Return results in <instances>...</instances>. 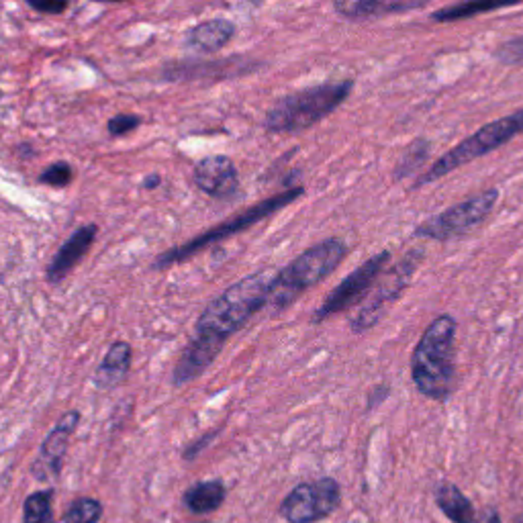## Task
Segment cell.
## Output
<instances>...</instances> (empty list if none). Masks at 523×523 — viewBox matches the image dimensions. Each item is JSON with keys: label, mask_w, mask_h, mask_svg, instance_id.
<instances>
[{"label": "cell", "mask_w": 523, "mask_h": 523, "mask_svg": "<svg viewBox=\"0 0 523 523\" xmlns=\"http://www.w3.org/2000/svg\"><path fill=\"white\" fill-rule=\"evenodd\" d=\"M274 274L276 272L262 270L231 284L205 307L195 327L197 334L225 346L235 331H240L258 311L268 307Z\"/></svg>", "instance_id": "cell-1"}, {"label": "cell", "mask_w": 523, "mask_h": 523, "mask_svg": "<svg viewBox=\"0 0 523 523\" xmlns=\"http://www.w3.org/2000/svg\"><path fill=\"white\" fill-rule=\"evenodd\" d=\"M456 319L440 315L423 331L411 356V376L417 391L434 401H444L454 385Z\"/></svg>", "instance_id": "cell-2"}, {"label": "cell", "mask_w": 523, "mask_h": 523, "mask_svg": "<svg viewBox=\"0 0 523 523\" xmlns=\"http://www.w3.org/2000/svg\"><path fill=\"white\" fill-rule=\"evenodd\" d=\"M354 90V80L325 82L282 97L264 119L270 133H299L305 131L334 111H338Z\"/></svg>", "instance_id": "cell-3"}, {"label": "cell", "mask_w": 523, "mask_h": 523, "mask_svg": "<svg viewBox=\"0 0 523 523\" xmlns=\"http://www.w3.org/2000/svg\"><path fill=\"white\" fill-rule=\"evenodd\" d=\"M348 246L340 237H327V240L305 250L287 268L274 274L268 307L272 311H282L291 307L307 289L315 287L334 272L346 258Z\"/></svg>", "instance_id": "cell-4"}, {"label": "cell", "mask_w": 523, "mask_h": 523, "mask_svg": "<svg viewBox=\"0 0 523 523\" xmlns=\"http://www.w3.org/2000/svg\"><path fill=\"white\" fill-rule=\"evenodd\" d=\"M517 135H523V109L511 113V115H505L501 119H495V121L483 125L479 131L468 135L464 141H460L458 146H454L440 160H436L430 170L423 172L419 176V180L413 184V188L432 184L474 160H479L491 152H497Z\"/></svg>", "instance_id": "cell-5"}, {"label": "cell", "mask_w": 523, "mask_h": 523, "mask_svg": "<svg viewBox=\"0 0 523 523\" xmlns=\"http://www.w3.org/2000/svg\"><path fill=\"white\" fill-rule=\"evenodd\" d=\"M303 195H305V188H303V186H291V188H287V190H282V193H278V195H274V197H270V199H264V201H260L258 205L246 209L244 213L235 215V217L223 221L221 225H217V227H213V229L197 235L193 242H188V244H184V246H178V248H172V250L164 252V254L154 262V268H156V270H164V268H170V266H174V264H178V262H184V260H188V258H193V256L201 254V250H205V248H209V246H213V244L225 242V240H229L231 235L242 233V231L250 229L252 225L260 223L262 219L278 213L280 209L289 207L291 203H295V201L301 199Z\"/></svg>", "instance_id": "cell-6"}, {"label": "cell", "mask_w": 523, "mask_h": 523, "mask_svg": "<svg viewBox=\"0 0 523 523\" xmlns=\"http://www.w3.org/2000/svg\"><path fill=\"white\" fill-rule=\"evenodd\" d=\"M499 201V190L487 188L483 193L474 195L462 203H456L442 213L421 221L415 229V237H427V240L448 242L454 237H462L477 227H481L487 217L493 213Z\"/></svg>", "instance_id": "cell-7"}, {"label": "cell", "mask_w": 523, "mask_h": 523, "mask_svg": "<svg viewBox=\"0 0 523 523\" xmlns=\"http://www.w3.org/2000/svg\"><path fill=\"white\" fill-rule=\"evenodd\" d=\"M421 262H423V250L415 248V250L407 252L391 270L380 274V278L376 280V291L352 319V329L356 331V334H362V331L374 327L380 321V317H383L387 307L391 303H395L403 295V291L409 287V282Z\"/></svg>", "instance_id": "cell-8"}, {"label": "cell", "mask_w": 523, "mask_h": 523, "mask_svg": "<svg viewBox=\"0 0 523 523\" xmlns=\"http://www.w3.org/2000/svg\"><path fill=\"white\" fill-rule=\"evenodd\" d=\"M342 503L338 481L319 479L297 485L280 503V515L289 523H317L334 513Z\"/></svg>", "instance_id": "cell-9"}, {"label": "cell", "mask_w": 523, "mask_h": 523, "mask_svg": "<svg viewBox=\"0 0 523 523\" xmlns=\"http://www.w3.org/2000/svg\"><path fill=\"white\" fill-rule=\"evenodd\" d=\"M389 262H391L389 250H383V252L370 256L364 264H360L352 274H348L338 284V287L325 297L323 305L315 311L313 321L321 323V321L329 319L331 315H338V313L358 305L370 293V289L374 287L380 274L385 272Z\"/></svg>", "instance_id": "cell-10"}, {"label": "cell", "mask_w": 523, "mask_h": 523, "mask_svg": "<svg viewBox=\"0 0 523 523\" xmlns=\"http://www.w3.org/2000/svg\"><path fill=\"white\" fill-rule=\"evenodd\" d=\"M78 423H80V413L78 411H68L56 423L54 430L47 434V438L43 440V444L39 448V454H37L35 462L31 464V474L35 477V481L47 483V481H54V479L60 477L64 456L68 452L70 438L76 432Z\"/></svg>", "instance_id": "cell-11"}, {"label": "cell", "mask_w": 523, "mask_h": 523, "mask_svg": "<svg viewBox=\"0 0 523 523\" xmlns=\"http://www.w3.org/2000/svg\"><path fill=\"white\" fill-rule=\"evenodd\" d=\"M195 184L211 199L227 201L237 195V188H240V176H237V168L231 158L209 156L197 164Z\"/></svg>", "instance_id": "cell-12"}, {"label": "cell", "mask_w": 523, "mask_h": 523, "mask_svg": "<svg viewBox=\"0 0 523 523\" xmlns=\"http://www.w3.org/2000/svg\"><path fill=\"white\" fill-rule=\"evenodd\" d=\"M223 350V344L197 334L190 338L188 346L184 348L174 372H172V383L174 387H182L193 383L195 378H199L211 364L213 360L219 356V352Z\"/></svg>", "instance_id": "cell-13"}, {"label": "cell", "mask_w": 523, "mask_h": 523, "mask_svg": "<svg viewBox=\"0 0 523 523\" xmlns=\"http://www.w3.org/2000/svg\"><path fill=\"white\" fill-rule=\"evenodd\" d=\"M97 233H99L97 225H82L80 229H76L68 237V242L54 256L50 268H47V280L54 284L62 282L88 254L94 240H97Z\"/></svg>", "instance_id": "cell-14"}, {"label": "cell", "mask_w": 523, "mask_h": 523, "mask_svg": "<svg viewBox=\"0 0 523 523\" xmlns=\"http://www.w3.org/2000/svg\"><path fill=\"white\" fill-rule=\"evenodd\" d=\"M427 3L430 0H334V9L346 19L360 21L401 11H413Z\"/></svg>", "instance_id": "cell-15"}, {"label": "cell", "mask_w": 523, "mask_h": 523, "mask_svg": "<svg viewBox=\"0 0 523 523\" xmlns=\"http://www.w3.org/2000/svg\"><path fill=\"white\" fill-rule=\"evenodd\" d=\"M131 368V346L127 342H115L105 354L101 366L92 376V385L99 391L117 389L127 378Z\"/></svg>", "instance_id": "cell-16"}, {"label": "cell", "mask_w": 523, "mask_h": 523, "mask_svg": "<svg viewBox=\"0 0 523 523\" xmlns=\"http://www.w3.org/2000/svg\"><path fill=\"white\" fill-rule=\"evenodd\" d=\"M237 27L227 19H209L188 31V45L199 54H215L233 39Z\"/></svg>", "instance_id": "cell-17"}, {"label": "cell", "mask_w": 523, "mask_h": 523, "mask_svg": "<svg viewBox=\"0 0 523 523\" xmlns=\"http://www.w3.org/2000/svg\"><path fill=\"white\" fill-rule=\"evenodd\" d=\"M521 0H462V3L444 7L436 13H432V21L436 23H456V21H466L472 17H479L485 13H493L499 9L515 7Z\"/></svg>", "instance_id": "cell-18"}, {"label": "cell", "mask_w": 523, "mask_h": 523, "mask_svg": "<svg viewBox=\"0 0 523 523\" xmlns=\"http://www.w3.org/2000/svg\"><path fill=\"white\" fill-rule=\"evenodd\" d=\"M225 485L221 481H203L186 489L182 503L190 513L205 515L217 511L225 503Z\"/></svg>", "instance_id": "cell-19"}, {"label": "cell", "mask_w": 523, "mask_h": 523, "mask_svg": "<svg viewBox=\"0 0 523 523\" xmlns=\"http://www.w3.org/2000/svg\"><path fill=\"white\" fill-rule=\"evenodd\" d=\"M436 501L452 523H474L472 503L464 497V493L458 487L448 483L440 485L436 491Z\"/></svg>", "instance_id": "cell-20"}, {"label": "cell", "mask_w": 523, "mask_h": 523, "mask_svg": "<svg viewBox=\"0 0 523 523\" xmlns=\"http://www.w3.org/2000/svg\"><path fill=\"white\" fill-rule=\"evenodd\" d=\"M23 523H56L54 519V489L37 491L23 503Z\"/></svg>", "instance_id": "cell-21"}, {"label": "cell", "mask_w": 523, "mask_h": 523, "mask_svg": "<svg viewBox=\"0 0 523 523\" xmlns=\"http://www.w3.org/2000/svg\"><path fill=\"white\" fill-rule=\"evenodd\" d=\"M427 156H430V141L423 139V137L415 139L413 144L409 146V150L405 152V156L401 158L399 166L395 168V178L403 180V178L419 172L421 166L425 164Z\"/></svg>", "instance_id": "cell-22"}, {"label": "cell", "mask_w": 523, "mask_h": 523, "mask_svg": "<svg viewBox=\"0 0 523 523\" xmlns=\"http://www.w3.org/2000/svg\"><path fill=\"white\" fill-rule=\"evenodd\" d=\"M105 509L103 503L92 497L76 499L64 513V523H99Z\"/></svg>", "instance_id": "cell-23"}, {"label": "cell", "mask_w": 523, "mask_h": 523, "mask_svg": "<svg viewBox=\"0 0 523 523\" xmlns=\"http://www.w3.org/2000/svg\"><path fill=\"white\" fill-rule=\"evenodd\" d=\"M74 180V170L68 162H56L52 166H47L41 174H39V182L45 186H54V188H64L70 186V182Z\"/></svg>", "instance_id": "cell-24"}, {"label": "cell", "mask_w": 523, "mask_h": 523, "mask_svg": "<svg viewBox=\"0 0 523 523\" xmlns=\"http://www.w3.org/2000/svg\"><path fill=\"white\" fill-rule=\"evenodd\" d=\"M493 56L503 66H523V35L503 41Z\"/></svg>", "instance_id": "cell-25"}, {"label": "cell", "mask_w": 523, "mask_h": 523, "mask_svg": "<svg viewBox=\"0 0 523 523\" xmlns=\"http://www.w3.org/2000/svg\"><path fill=\"white\" fill-rule=\"evenodd\" d=\"M141 125V117L139 115H117L113 119H109L107 129L111 137H123L131 131H135Z\"/></svg>", "instance_id": "cell-26"}, {"label": "cell", "mask_w": 523, "mask_h": 523, "mask_svg": "<svg viewBox=\"0 0 523 523\" xmlns=\"http://www.w3.org/2000/svg\"><path fill=\"white\" fill-rule=\"evenodd\" d=\"M25 3L45 15H60L70 7V0H25Z\"/></svg>", "instance_id": "cell-27"}, {"label": "cell", "mask_w": 523, "mask_h": 523, "mask_svg": "<svg viewBox=\"0 0 523 523\" xmlns=\"http://www.w3.org/2000/svg\"><path fill=\"white\" fill-rule=\"evenodd\" d=\"M213 436H215V434H209L207 438H201V440H199V442H197L193 448H188V450L184 452V458H186V460H193V458H197V456H199V452H201V450H203V448L209 444V440H211Z\"/></svg>", "instance_id": "cell-28"}, {"label": "cell", "mask_w": 523, "mask_h": 523, "mask_svg": "<svg viewBox=\"0 0 523 523\" xmlns=\"http://www.w3.org/2000/svg\"><path fill=\"white\" fill-rule=\"evenodd\" d=\"M160 176L158 174H152V176H148L146 180H144V188H148V190H154V188H158L160 186Z\"/></svg>", "instance_id": "cell-29"}, {"label": "cell", "mask_w": 523, "mask_h": 523, "mask_svg": "<svg viewBox=\"0 0 523 523\" xmlns=\"http://www.w3.org/2000/svg\"><path fill=\"white\" fill-rule=\"evenodd\" d=\"M483 523H501V519H499V513H497L495 509H489V511L485 513V519H483Z\"/></svg>", "instance_id": "cell-30"}, {"label": "cell", "mask_w": 523, "mask_h": 523, "mask_svg": "<svg viewBox=\"0 0 523 523\" xmlns=\"http://www.w3.org/2000/svg\"><path fill=\"white\" fill-rule=\"evenodd\" d=\"M94 3H121V0H94Z\"/></svg>", "instance_id": "cell-31"}, {"label": "cell", "mask_w": 523, "mask_h": 523, "mask_svg": "<svg viewBox=\"0 0 523 523\" xmlns=\"http://www.w3.org/2000/svg\"><path fill=\"white\" fill-rule=\"evenodd\" d=\"M199 523H213V521H199Z\"/></svg>", "instance_id": "cell-32"}]
</instances>
